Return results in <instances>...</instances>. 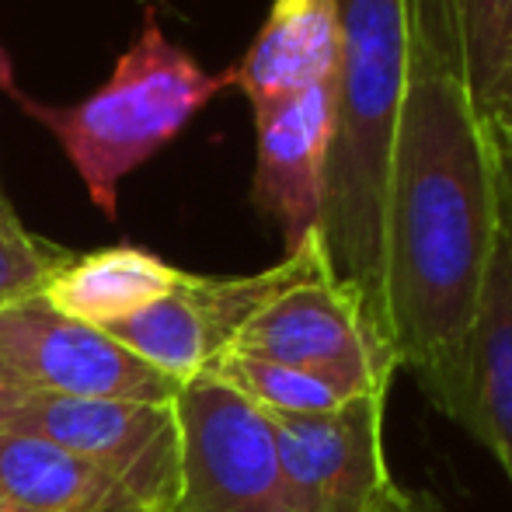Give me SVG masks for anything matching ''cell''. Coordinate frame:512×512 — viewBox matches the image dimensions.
<instances>
[{"instance_id":"9a60e30c","label":"cell","mask_w":512,"mask_h":512,"mask_svg":"<svg viewBox=\"0 0 512 512\" xmlns=\"http://www.w3.org/2000/svg\"><path fill=\"white\" fill-rule=\"evenodd\" d=\"M209 377L223 380L230 391L248 398L265 415H328L377 387L391 384H359V380L331 377V373L297 370V366L269 363V359L237 356L227 352L209 370Z\"/></svg>"},{"instance_id":"8992f818","label":"cell","mask_w":512,"mask_h":512,"mask_svg":"<svg viewBox=\"0 0 512 512\" xmlns=\"http://www.w3.org/2000/svg\"><path fill=\"white\" fill-rule=\"evenodd\" d=\"M0 366L35 398L168 405L182 391L102 328L53 310L42 293L0 307Z\"/></svg>"},{"instance_id":"603a6c76","label":"cell","mask_w":512,"mask_h":512,"mask_svg":"<svg viewBox=\"0 0 512 512\" xmlns=\"http://www.w3.org/2000/svg\"><path fill=\"white\" fill-rule=\"evenodd\" d=\"M11 213H14L11 203H7V199H4V192H0V216H11Z\"/></svg>"},{"instance_id":"6da1fadb","label":"cell","mask_w":512,"mask_h":512,"mask_svg":"<svg viewBox=\"0 0 512 512\" xmlns=\"http://www.w3.org/2000/svg\"><path fill=\"white\" fill-rule=\"evenodd\" d=\"M499 230V182L471 98L457 0H408V74L387 164L384 317L408 366L460 415Z\"/></svg>"},{"instance_id":"2e32d148","label":"cell","mask_w":512,"mask_h":512,"mask_svg":"<svg viewBox=\"0 0 512 512\" xmlns=\"http://www.w3.org/2000/svg\"><path fill=\"white\" fill-rule=\"evenodd\" d=\"M471 98L485 119L512 84V0H457Z\"/></svg>"},{"instance_id":"7c38bea8","label":"cell","mask_w":512,"mask_h":512,"mask_svg":"<svg viewBox=\"0 0 512 512\" xmlns=\"http://www.w3.org/2000/svg\"><path fill=\"white\" fill-rule=\"evenodd\" d=\"M338 74V4L335 0H272L255 42L230 67L234 88L251 112L290 95L328 84Z\"/></svg>"},{"instance_id":"5b68a950","label":"cell","mask_w":512,"mask_h":512,"mask_svg":"<svg viewBox=\"0 0 512 512\" xmlns=\"http://www.w3.org/2000/svg\"><path fill=\"white\" fill-rule=\"evenodd\" d=\"M175 411L182 425L178 512H290L265 411L209 373L178 391Z\"/></svg>"},{"instance_id":"9c48e42d","label":"cell","mask_w":512,"mask_h":512,"mask_svg":"<svg viewBox=\"0 0 512 512\" xmlns=\"http://www.w3.org/2000/svg\"><path fill=\"white\" fill-rule=\"evenodd\" d=\"M227 352L359 384H391L394 370H401L394 349L331 272L310 276L272 297L244 324Z\"/></svg>"},{"instance_id":"30bf717a","label":"cell","mask_w":512,"mask_h":512,"mask_svg":"<svg viewBox=\"0 0 512 512\" xmlns=\"http://www.w3.org/2000/svg\"><path fill=\"white\" fill-rule=\"evenodd\" d=\"M258 150L251 203L283 230L286 251L321 230L328 161L335 143V81L255 112Z\"/></svg>"},{"instance_id":"7402d4cb","label":"cell","mask_w":512,"mask_h":512,"mask_svg":"<svg viewBox=\"0 0 512 512\" xmlns=\"http://www.w3.org/2000/svg\"><path fill=\"white\" fill-rule=\"evenodd\" d=\"M0 512H35V509H28V506H21V502L7 499V495H0Z\"/></svg>"},{"instance_id":"277c9868","label":"cell","mask_w":512,"mask_h":512,"mask_svg":"<svg viewBox=\"0 0 512 512\" xmlns=\"http://www.w3.org/2000/svg\"><path fill=\"white\" fill-rule=\"evenodd\" d=\"M331 272L324 255L321 230L304 244L286 251L283 262L251 276H192L182 272L175 290L150 304L140 314L102 328L122 349L154 366L178 387L206 377L223 352L234 345L241 328L258 314L272 297L310 276Z\"/></svg>"},{"instance_id":"52a82bcc","label":"cell","mask_w":512,"mask_h":512,"mask_svg":"<svg viewBox=\"0 0 512 512\" xmlns=\"http://www.w3.org/2000/svg\"><path fill=\"white\" fill-rule=\"evenodd\" d=\"M7 429L32 432L91 460L150 512H178L182 425L175 401H67L28 398Z\"/></svg>"},{"instance_id":"5bb4252c","label":"cell","mask_w":512,"mask_h":512,"mask_svg":"<svg viewBox=\"0 0 512 512\" xmlns=\"http://www.w3.org/2000/svg\"><path fill=\"white\" fill-rule=\"evenodd\" d=\"M0 495L35 512H150L91 460L18 429H0Z\"/></svg>"},{"instance_id":"8fae6325","label":"cell","mask_w":512,"mask_h":512,"mask_svg":"<svg viewBox=\"0 0 512 512\" xmlns=\"http://www.w3.org/2000/svg\"><path fill=\"white\" fill-rule=\"evenodd\" d=\"M457 422L495 453L512 481V223L502 203Z\"/></svg>"},{"instance_id":"ac0fdd59","label":"cell","mask_w":512,"mask_h":512,"mask_svg":"<svg viewBox=\"0 0 512 512\" xmlns=\"http://www.w3.org/2000/svg\"><path fill=\"white\" fill-rule=\"evenodd\" d=\"M373 512H443L439 502H432L429 495L422 492H408V488H401L398 481H391L387 485V492L380 495L377 509Z\"/></svg>"},{"instance_id":"3957f363","label":"cell","mask_w":512,"mask_h":512,"mask_svg":"<svg viewBox=\"0 0 512 512\" xmlns=\"http://www.w3.org/2000/svg\"><path fill=\"white\" fill-rule=\"evenodd\" d=\"M230 84V70L209 74L182 46H175L154 21V11H147V25L115 60L112 77L77 105L35 102L0 70V88H7L21 112L39 119L56 136L91 203L105 216H115L119 209L122 178L168 147L192 115L203 112Z\"/></svg>"},{"instance_id":"44dd1931","label":"cell","mask_w":512,"mask_h":512,"mask_svg":"<svg viewBox=\"0 0 512 512\" xmlns=\"http://www.w3.org/2000/svg\"><path fill=\"white\" fill-rule=\"evenodd\" d=\"M481 122H485V133L488 136H495V140L506 143V147L512 150V84H509L506 95H502V102L495 105Z\"/></svg>"},{"instance_id":"4fadbf2b","label":"cell","mask_w":512,"mask_h":512,"mask_svg":"<svg viewBox=\"0 0 512 512\" xmlns=\"http://www.w3.org/2000/svg\"><path fill=\"white\" fill-rule=\"evenodd\" d=\"M178 279L182 269L154 251L119 244L91 255H70L42 286V300L81 324L108 328L168 297Z\"/></svg>"},{"instance_id":"ffe728a7","label":"cell","mask_w":512,"mask_h":512,"mask_svg":"<svg viewBox=\"0 0 512 512\" xmlns=\"http://www.w3.org/2000/svg\"><path fill=\"white\" fill-rule=\"evenodd\" d=\"M32 398L28 391H21L18 380L11 377V373L0 366V429H7V425L14 422V415L21 411V405Z\"/></svg>"},{"instance_id":"d6986e66","label":"cell","mask_w":512,"mask_h":512,"mask_svg":"<svg viewBox=\"0 0 512 512\" xmlns=\"http://www.w3.org/2000/svg\"><path fill=\"white\" fill-rule=\"evenodd\" d=\"M488 147H492V157H495V182H499V203H502V209H506V216H509V223H512V150L506 147V143L495 140V136H488Z\"/></svg>"},{"instance_id":"ba28073f","label":"cell","mask_w":512,"mask_h":512,"mask_svg":"<svg viewBox=\"0 0 512 512\" xmlns=\"http://www.w3.org/2000/svg\"><path fill=\"white\" fill-rule=\"evenodd\" d=\"M391 387L328 415H269L290 512H373L391 485L384 408Z\"/></svg>"},{"instance_id":"7a4b0ae2","label":"cell","mask_w":512,"mask_h":512,"mask_svg":"<svg viewBox=\"0 0 512 512\" xmlns=\"http://www.w3.org/2000/svg\"><path fill=\"white\" fill-rule=\"evenodd\" d=\"M335 143L321 241L331 276L387 342L384 203L394 122L408 74V0H335ZM391 345V342H387Z\"/></svg>"},{"instance_id":"e0dca14e","label":"cell","mask_w":512,"mask_h":512,"mask_svg":"<svg viewBox=\"0 0 512 512\" xmlns=\"http://www.w3.org/2000/svg\"><path fill=\"white\" fill-rule=\"evenodd\" d=\"M67 251L21 227L18 216H0V307L39 297L53 272L67 262Z\"/></svg>"}]
</instances>
